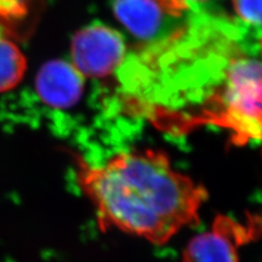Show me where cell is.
<instances>
[{
	"label": "cell",
	"instance_id": "6da1fadb",
	"mask_svg": "<svg viewBox=\"0 0 262 262\" xmlns=\"http://www.w3.org/2000/svg\"><path fill=\"white\" fill-rule=\"evenodd\" d=\"M77 179L102 228L115 227L155 245L198 223L208 198L201 185L171 167L165 153L151 149L117 153L101 165L78 158Z\"/></svg>",
	"mask_w": 262,
	"mask_h": 262
},
{
	"label": "cell",
	"instance_id": "7a4b0ae2",
	"mask_svg": "<svg viewBox=\"0 0 262 262\" xmlns=\"http://www.w3.org/2000/svg\"><path fill=\"white\" fill-rule=\"evenodd\" d=\"M214 124L232 131L235 144L259 141L261 137V64L238 57L228 64Z\"/></svg>",
	"mask_w": 262,
	"mask_h": 262
},
{
	"label": "cell",
	"instance_id": "3957f363",
	"mask_svg": "<svg viewBox=\"0 0 262 262\" xmlns=\"http://www.w3.org/2000/svg\"><path fill=\"white\" fill-rule=\"evenodd\" d=\"M126 56L122 35L101 23L79 30L71 40V63L84 78L101 79L113 75Z\"/></svg>",
	"mask_w": 262,
	"mask_h": 262
},
{
	"label": "cell",
	"instance_id": "277c9868",
	"mask_svg": "<svg viewBox=\"0 0 262 262\" xmlns=\"http://www.w3.org/2000/svg\"><path fill=\"white\" fill-rule=\"evenodd\" d=\"M247 229L231 217H217L211 231L187 245L183 262H238V247L251 236Z\"/></svg>",
	"mask_w": 262,
	"mask_h": 262
},
{
	"label": "cell",
	"instance_id": "5b68a950",
	"mask_svg": "<svg viewBox=\"0 0 262 262\" xmlns=\"http://www.w3.org/2000/svg\"><path fill=\"white\" fill-rule=\"evenodd\" d=\"M84 91V77L71 62L51 60L44 63L35 78V92L45 105L67 110L77 105Z\"/></svg>",
	"mask_w": 262,
	"mask_h": 262
},
{
	"label": "cell",
	"instance_id": "8992f818",
	"mask_svg": "<svg viewBox=\"0 0 262 262\" xmlns=\"http://www.w3.org/2000/svg\"><path fill=\"white\" fill-rule=\"evenodd\" d=\"M113 12L131 34L144 40L161 34L168 14L155 0H113Z\"/></svg>",
	"mask_w": 262,
	"mask_h": 262
},
{
	"label": "cell",
	"instance_id": "52a82bcc",
	"mask_svg": "<svg viewBox=\"0 0 262 262\" xmlns=\"http://www.w3.org/2000/svg\"><path fill=\"white\" fill-rule=\"evenodd\" d=\"M28 61L20 47L0 35V94L18 86L26 75Z\"/></svg>",
	"mask_w": 262,
	"mask_h": 262
},
{
	"label": "cell",
	"instance_id": "ba28073f",
	"mask_svg": "<svg viewBox=\"0 0 262 262\" xmlns=\"http://www.w3.org/2000/svg\"><path fill=\"white\" fill-rule=\"evenodd\" d=\"M237 16L251 28L260 29L261 0H232Z\"/></svg>",
	"mask_w": 262,
	"mask_h": 262
},
{
	"label": "cell",
	"instance_id": "9c48e42d",
	"mask_svg": "<svg viewBox=\"0 0 262 262\" xmlns=\"http://www.w3.org/2000/svg\"><path fill=\"white\" fill-rule=\"evenodd\" d=\"M155 2H158L163 9L171 16L182 15L188 9L185 0H155Z\"/></svg>",
	"mask_w": 262,
	"mask_h": 262
},
{
	"label": "cell",
	"instance_id": "30bf717a",
	"mask_svg": "<svg viewBox=\"0 0 262 262\" xmlns=\"http://www.w3.org/2000/svg\"><path fill=\"white\" fill-rule=\"evenodd\" d=\"M207 2H209V0H185V3L187 4V6H188V8H189V5L190 4H202V3H207Z\"/></svg>",
	"mask_w": 262,
	"mask_h": 262
}]
</instances>
